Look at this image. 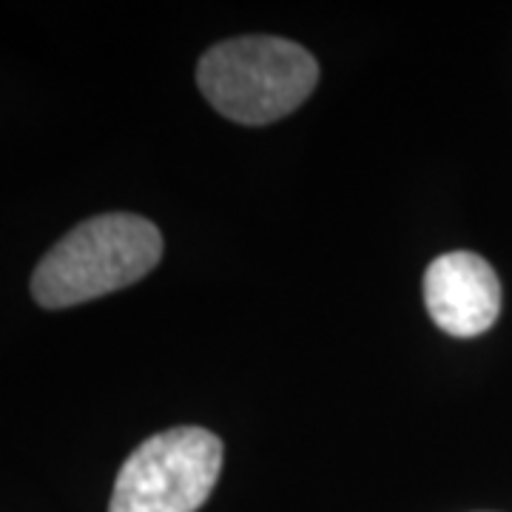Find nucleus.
I'll list each match as a JSON object with an SVG mask.
<instances>
[{"label":"nucleus","instance_id":"f257e3e1","mask_svg":"<svg viewBox=\"0 0 512 512\" xmlns=\"http://www.w3.org/2000/svg\"><path fill=\"white\" fill-rule=\"evenodd\" d=\"M163 237L137 214H100L80 222L40 259L32 276L37 305L60 311L123 291L157 268Z\"/></svg>","mask_w":512,"mask_h":512},{"label":"nucleus","instance_id":"f03ea898","mask_svg":"<svg viewBox=\"0 0 512 512\" xmlns=\"http://www.w3.org/2000/svg\"><path fill=\"white\" fill-rule=\"evenodd\" d=\"M319 80L308 49L282 37H237L208 49L197 69L202 97L222 117L265 126L296 111Z\"/></svg>","mask_w":512,"mask_h":512},{"label":"nucleus","instance_id":"7ed1b4c3","mask_svg":"<svg viewBox=\"0 0 512 512\" xmlns=\"http://www.w3.org/2000/svg\"><path fill=\"white\" fill-rule=\"evenodd\" d=\"M222 470V441L205 427L146 439L120 467L109 512H197Z\"/></svg>","mask_w":512,"mask_h":512},{"label":"nucleus","instance_id":"20e7f679","mask_svg":"<svg viewBox=\"0 0 512 512\" xmlns=\"http://www.w3.org/2000/svg\"><path fill=\"white\" fill-rule=\"evenodd\" d=\"M424 305L444 333L470 339L490 330L501 313V282L484 256L453 251L430 262Z\"/></svg>","mask_w":512,"mask_h":512}]
</instances>
